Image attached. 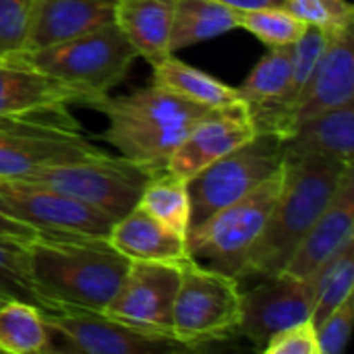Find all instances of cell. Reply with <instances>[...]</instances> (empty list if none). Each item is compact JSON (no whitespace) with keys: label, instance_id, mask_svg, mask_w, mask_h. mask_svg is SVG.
<instances>
[{"label":"cell","instance_id":"cell-9","mask_svg":"<svg viewBox=\"0 0 354 354\" xmlns=\"http://www.w3.org/2000/svg\"><path fill=\"white\" fill-rule=\"evenodd\" d=\"M241 295L236 278L205 268L191 257L180 261L172 332L197 351L209 342L226 340L241 322Z\"/></svg>","mask_w":354,"mask_h":354},{"label":"cell","instance_id":"cell-23","mask_svg":"<svg viewBox=\"0 0 354 354\" xmlns=\"http://www.w3.org/2000/svg\"><path fill=\"white\" fill-rule=\"evenodd\" d=\"M153 83L209 108H232L245 104L236 87L174 56H168L153 66Z\"/></svg>","mask_w":354,"mask_h":354},{"label":"cell","instance_id":"cell-33","mask_svg":"<svg viewBox=\"0 0 354 354\" xmlns=\"http://www.w3.org/2000/svg\"><path fill=\"white\" fill-rule=\"evenodd\" d=\"M266 354H319L317 334L311 319L299 322L274 334L266 344Z\"/></svg>","mask_w":354,"mask_h":354},{"label":"cell","instance_id":"cell-3","mask_svg":"<svg viewBox=\"0 0 354 354\" xmlns=\"http://www.w3.org/2000/svg\"><path fill=\"white\" fill-rule=\"evenodd\" d=\"M89 108L108 118L102 139L122 158L153 170H164L183 139L207 116L222 108L191 102L158 83L129 95L93 97Z\"/></svg>","mask_w":354,"mask_h":354},{"label":"cell","instance_id":"cell-26","mask_svg":"<svg viewBox=\"0 0 354 354\" xmlns=\"http://www.w3.org/2000/svg\"><path fill=\"white\" fill-rule=\"evenodd\" d=\"M290 46L270 48L236 87L249 110L270 108L280 102L290 79Z\"/></svg>","mask_w":354,"mask_h":354},{"label":"cell","instance_id":"cell-14","mask_svg":"<svg viewBox=\"0 0 354 354\" xmlns=\"http://www.w3.org/2000/svg\"><path fill=\"white\" fill-rule=\"evenodd\" d=\"M180 282V263L131 261L106 313L145 328L172 332V307Z\"/></svg>","mask_w":354,"mask_h":354},{"label":"cell","instance_id":"cell-6","mask_svg":"<svg viewBox=\"0 0 354 354\" xmlns=\"http://www.w3.org/2000/svg\"><path fill=\"white\" fill-rule=\"evenodd\" d=\"M282 187V168L257 189L218 209L187 234L189 257L197 263L239 276L251 247L261 236Z\"/></svg>","mask_w":354,"mask_h":354},{"label":"cell","instance_id":"cell-34","mask_svg":"<svg viewBox=\"0 0 354 354\" xmlns=\"http://www.w3.org/2000/svg\"><path fill=\"white\" fill-rule=\"evenodd\" d=\"M41 236H50V234L39 230L37 226L29 224L21 216H17L12 212V207L6 203L4 195L0 193V239L27 249L31 243H35Z\"/></svg>","mask_w":354,"mask_h":354},{"label":"cell","instance_id":"cell-15","mask_svg":"<svg viewBox=\"0 0 354 354\" xmlns=\"http://www.w3.org/2000/svg\"><path fill=\"white\" fill-rule=\"evenodd\" d=\"M257 133L249 108H222L201 120L170 156L166 170L183 180H189L222 156L230 153Z\"/></svg>","mask_w":354,"mask_h":354},{"label":"cell","instance_id":"cell-5","mask_svg":"<svg viewBox=\"0 0 354 354\" xmlns=\"http://www.w3.org/2000/svg\"><path fill=\"white\" fill-rule=\"evenodd\" d=\"M106 156L81 133L68 110L0 118V178Z\"/></svg>","mask_w":354,"mask_h":354},{"label":"cell","instance_id":"cell-19","mask_svg":"<svg viewBox=\"0 0 354 354\" xmlns=\"http://www.w3.org/2000/svg\"><path fill=\"white\" fill-rule=\"evenodd\" d=\"M108 241L131 261L180 263L189 259L187 236L174 232L139 205L114 222Z\"/></svg>","mask_w":354,"mask_h":354},{"label":"cell","instance_id":"cell-2","mask_svg":"<svg viewBox=\"0 0 354 354\" xmlns=\"http://www.w3.org/2000/svg\"><path fill=\"white\" fill-rule=\"evenodd\" d=\"M353 164L319 156H284L282 187L268 224L251 247L236 280L280 274L299 243L334 197Z\"/></svg>","mask_w":354,"mask_h":354},{"label":"cell","instance_id":"cell-29","mask_svg":"<svg viewBox=\"0 0 354 354\" xmlns=\"http://www.w3.org/2000/svg\"><path fill=\"white\" fill-rule=\"evenodd\" d=\"M239 27L253 33L268 48L292 46L307 23L292 15L286 6H259L249 10H239Z\"/></svg>","mask_w":354,"mask_h":354},{"label":"cell","instance_id":"cell-18","mask_svg":"<svg viewBox=\"0 0 354 354\" xmlns=\"http://www.w3.org/2000/svg\"><path fill=\"white\" fill-rule=\"evenodd\" d=\"M116 0H35L27 50L66 41L114 21Z\"/></svg>","mask_w":354,"mask_h":354},{"label":"cell","instance_id":"cell-28","mask_svg":"<svg viewBox=\"0 0 354 354\" xmlns=\"http://www.w3.org/2000/svg\"><path fill=\"white\" fill-rule=\"evenodd\" d=\"M12 299L35 305L44 313L58 311L35 288L27 266V249L0 239V301Z\"/></svg>","mask_w":354,"mask_h":354},{"label":"cell","instance_id":"cell-31","mask_svg":"<svg viewBox=\"0 0 354 354\" xmlns=\"http://www.w3.org/2000/svg\"><path fill=\"white\" fill-rule=\"evenodd\" d=\"M284 6L307 25L330 33L354 25V8L348 0H284Z\"/></svg>","mask_w":354,"mask_h":354},{"label":"cell","instance_id":"cell-10","mask_svg":"<svg viewBox=\"0 0 354 354\" xmlns=\"http://www.w3.org/2000/svg\"><path fill=\"white\" fill-rule=\"evenodd\" d=\"M44 324L52 336H58L62 346L56 351L87 354H160L193 353L189 342L174 332L145 328L122 322L106 311L60 309L44 313Z\"/></svg>","mask_w":354,"mask_h":354},{"label":"cell","instance_id":"cell-17","mask_svg":"<svg viewBox=\"0 0 354 354\" xmlns=\"http://www.w3.org/2000/svg\"><path fill=\"white\" fill-rule=\"evenodd\" d=\"M68 104H83L71 85L19 60H0V118L56 112Z\"/></svg>","mask_w":354,"mask_h":354},{"label":"cell","instance_id":"cell-27","mask_svg":"<svg viewBox=\"0 0 354 354\" xmlns=\"http://www.w3.org/2000/svg\"><path fill=\"white\" fill-rule=\"evenodd\" d=\"M311 278L315 280V286H317L311 322L313 326H317L326 315H330L348 297H353L354 239L346 241L332 259H328L322 268H317L311 274Z\"/></svg>","mask_w":354,"mask_h":354},{"label":"cell","instance_id":"cell-22","mask_svg":"<svg viewBox=\"0 0 354 354\" xmlns=\"http://www.w3.org/2000/svg\"><path fill=\"white\" fill-rule=\"evenodd\" d=\"M239 29V10L218 0H176L170 29V52L220 37Z\"/></svg>","mask_w":354,"mask_h":354},{"label":"cell","instance_id":"cell-7","mask_svg":"<svg viewBox=\"0 0 354 354\" xmlns=\"http://www.w3.org/2000/svg\"><path fill=\"white\" fill-rule=\"evenodd\" d=\"M158 172L160 170L137 164L129 158L106 153L100 158L41 168L15 180L39 185L75 197L116 222L139 203L143 189Z\"/></svg>","mask_w":354,"mask_h":354},{"label":"cell","instance_id":"cell-4","mask_svg":"<svg viewBox=\"0 0 354 354\" xmlns=\"http://www.w3.org/2000/svg\"><path fill=\"white\" fill-rule=\"evenodd\" d=\"M135 58V48L112 21L66 41L25 50L10 60H19L71 85L83 95V106H87L93 97L116 87L127 77Z\"/></svg>","mask_w":354,"mask_h":354},{"label":"cell","instance_id":"cell-36","mask_svg":"<svg viewBox=\"0 0 354 354\" xmlns=\"http://www.w3.org/2000/svg\"><path fill=\"white\" fill-rule=\"evenodd\" d=\"M2 303H4V301H0V305H2Z\"/></svg>","mask_w":354,"mask_h":354},{"label":"cell","instance_id":"cell-21","mask_svg":"<svg viewBox=\"0 0 354 354\" xmlns=\"http://www.w3.org/2000/svg\"><path fill=\"white\" fill-rule=\"evenodd\" d=\"M284 156H319L353 164L354 102L297 124L284 137Z\"/></svg>","mask_w":354,"mask_h":354},{"label":"cell","instance_id":"cell-35","mask_svg":"<svg viewBox=\"0 0 354 354\" xmlns=\"http://www.w3.org/2000/svg\"><path fill=\"white\" fill-rule=\"evenodd\" d=\"M226 6H232L236 10H249L259 6H284V0H218Z\"/></svg>","mask_w":354,"mask_h":354},{"label":"cell","instance_id":"cell-12","mask_svg":"<svg viewBox=\"0 0 354 354\" xmlns=\"http://www.w3.org/2000/svg\"><path fill=\"white\" fill-rule=\"evenodd\" d=\"M0 193L17 216L48 234L108 236L114 226V220L100 209L39 185L0 178Z\"/></svg>","mask_w":354,"mask_h":354},{"label":"cell","instance_id":"cell-20","mask_svg":"<svg viewBox=\"0 0 354 354\" xmlns=\"http://www.w3.org/2000/svg\"><path fill=\"white\" fill-rule=\"evenodd\" d=\"M176 0H116L114 23L124 33L137 56L151 68L172 56L170 29Z\"/></svg>","mask_w":354,"mask_h":354},{"label":"cell","instance_id":"cell-8","mask_svg":"<svg viewBox=\"0 0 354 354\" xmlns=\"http://www.w3.org/2000/svg\"><path fill=\"white\" fill-rule=\"evenodd\" d=\"M282 162L284 139L274 131H257L249 141L191 176L187 180L191 228L257 189L282 168Z\"/></svg>","mask_w":354,"mask_h":354},{"label":"cell","instance_id":"cell-11","mask_svg":"<svg viewBox=\"0 0 354 354\" xmlns=\"http://www.w3.org/2000/svg\"><path fill=\"white\" fill-rule=\"evenodd\" d=\"M317 286L311 276L295 278L284 272L261 278L257 286L241 295L239 332L266 344L280 330L311 319Z\"/></svg>","mask_w":354,"mask_h":354},{"label":"cell","instance_id":"cell-13","mask_svg":"<svg viewBox=\"0 0 354 354\" xmlns=\"http://www.w3.org/2000/svg\"><path fill=\"white\" fill-rule=\"evenodd\" d=\"M354 25L330 33V41L317 60L307 85L280 124L284 139L297 124L354 102Z\"/></svg>","mask_w":354,"mask_h":354},{"label":"cell","instance_id":"cell-24","mask_svg":"<svg viewBox=\"0 0 354 354\" xmlns=\"http://www.w3.org/2000/svg\"><path fill=\"white\" fill-rule=\"evenodd\" d=\"M0 353H54L52 334L35 305L15 299L0 305Z\"/></svg>","mask_w":354,"mask_h":354},{"label":"cell","instance_id":"cell-32","mask_svg":"<svg viewBox=\"0 0 354 354\" xmlns=\"http://www.w3.org/2000/svg\"><path fill=\"white\" fill-rule=\"evenodd\" d=\"M354 322V297H348L340 307H336L330 315H326L317 326V346L319 354H342L351 332H353Z\"/></svg>","mask_w":354,"mask_h":354},{"label":"cell","instance_id":"cell-30","mask_svg":"<svg viewBox=\"0 0 354 354\" xmlns=\"http://www.w3.org/2000/svg\"><path fill=\"white\" fill-rule=\"evenodd\" d=\"M35 0H0V60H10L27 50Z\"/></svg>","mask_w":354,"mask_h":354},{"label":"cell","instance_id":"cell-16","mask_svg":"<svg viewBox=\"0 0 354 354\" xmlns=\"http://www.w3.org/2000/svg\"><path fill=\"white\" fill-rule=\"evenodd\" d=\"M351 239H354V166L344 172L334 197L299 243L282 272L295 278H307L332 259Z\"/></svg>","mask_w":354,"mask_h":354},{"label":"cell","instance_id":"cell-25","mask_svg":"<svg viewBox=\"0 0 354 354\" xmlns=\"http://www.w3.org/2000/svg\"><path fill=\"white\" fill-rule=\"evenodd\" d=\"M149 216L172 228L174 232L187 236L191 230V197L187 180L178 178L170 170H160L143 189L137 203Z\"/></svg>","mask_w":354,"mask_h":354},{"label":"cell","instance_id":"cell-1","mask_svg":"<svg viewBox=\"0 0 354 354\" xmlns=\"http://www.w3.org/2000/svg\"><path fill=\"white\" fill-rule=\"evenodd\" d=\"M27 266L39 295L58 311H106L131 259L108 236L50 234L27 247Z\"/></svg>","mask_w":354,"mask_h":354}]
</instances>
